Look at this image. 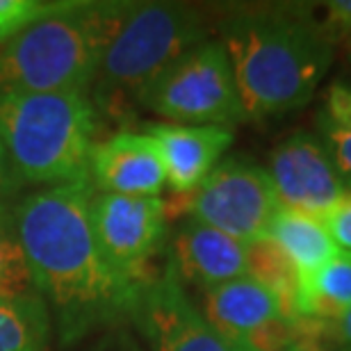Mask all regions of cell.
Here are the masks:
<instances>
[{
	"instance_id": "25",
	"label": "cell",
	"mask_w": 351,
	"mask_h": 351,
	"mask_svg": "<svg viewBox=\"0 0 351 351\" xmlns=\"http://www.w3.org/2000/svg\"><path fill=\"white\" fill-rule=\"evenodd\" d=\"M324 30L338 39L340 34L351 32V0H338V3L324 5V19H319Z\"/></svg>"
},
{
	"instance_id": "16",
	"label": "cell",
	"mask_w": 351,
	"mask_h": 351,
	"mask_svg": "<svg viewBox=\"0 0 351 351\" xmlns=\"http://www.w3.org/2000/svg\"><path fill=\"white\" fill-rule=\"evenodd\" d=\"M351 308V254L340 251L308 278L299 280L297 317L335 324Z\"/></svg>"
},
{
	"instance_id": "28",
	"label": "cell",
	"mask_w": 351,
	"mask_h": 351,
	"mask_svg": "<svg viewBox=\"0 0 351 351\" xmlns=\"http://www.w3.org/2000/svg\"><path fill=\"white\" fill-rule=\"evenodd\" d=\"M338 351H351V347H338Z\"/></svg>"
},
{
	"instance_id": "21",
	"label": "cell",
	"mask_w": 351,
	"mask_h": 351,
	"mask_svg": "<svg viewBox=\"0 0 351 351\" xmlns=\"http://www.w3.org/2000/svg\"><path fill=\"white\" fill-rule=\"evenodd\" d=\"M53 5L44 0H0V44L12 41L34 21L46 16Z\"/></svg>"
},
{
	"instance_id": "1",
	"label": "cell",
	"mask_w": 351,
	"mask_h": 351,
	"mask_svg": "<svg viewBox=\"0 0 351 351\" xmlns=\"http://www.w3.org/2000/svg\"><path fill=\"white\" fill-rule=\"evenodd\" d=\"M91 196V182H71L25 194L14 206V228L34 292L62 345L128 319L139 287L119 278L98 249Z\"/></svg>"
},
{
	"instance_id": "11",
	"label": "cell",
	"mask_w": 351,
	"mask_h": 351,
	"mask_svg": "<svg viewBox=\"0 0 351 351\" xmlns=\"http://www.w3.org/2000/svg\"><path fill=\"white\" fill-rule=\"evenodd\" d=\"M89 178L103 194L158 196L167 185L160 149L146 132L121 130L94 144Z\"/></svg>"
},
{
	"instance_id": "9",
	"label": "cell",
	"mask_w": 351,
	"mask_h": 351,
	"mask_svg": "<svg viewBox=\"0 0 351 351\" xmlns=\"http://www.w3.org/2000/svg\"><path fill=\"white\" fill-rule=\"evenodd\" d=\"M128 322L153 351H249L217 331L167 265L165 274L137 287Z\"/></svg>"
},
{
	"instance_id": "19",
	"label": "cell",
	"mask_w": 351,
	"mask_h": 351,
	"mask_svg": "<svg viewBox=\"0 0 351 351\" xmlns=\"http://www.w3.org/2000/svg\"><path fill=\"white\" fill-rule=\"evenodd\" d=\"M247 276L258 280L267 290L278 297L287 319L297 322V297H299V276L294 265L278 249L269 237H261L247 244Z\"/></svg>"
},
{
	"instance_id": "15",
	"label": "cell",
	"mask_w": 351,
	"mask_h": 351,
	"mask_svg": "<svg viewBox=\"0 0 351 351\" xmlns=\"http://www.w3.org/2000/svg\"><path fill=\"white\" fill-rule=\"evenodd\" d=\"M267 237L276 242L278 249L287 256V261L294 265L299 280L308 278L338 254V247L326 230L324 221L292 213V210H278L269 223Z\"/></svg>"
},
{
	"instance_id": "2",
	"label": "cell",
	"mask_w": 351,
	"mask_h": 351,
	"mask_svg": "<svg viewBox=\"0 0 351 351\" xmlns=\"http://www.w3.org/2000/svg\"><path fill=\"white\" fill-rule=\"evenodd\" d=\"M219 34L247 119L304 108L333 60L335 39L308 5H235Z\"/></svg>"
},
{
	"instance_id": "18",
	"label": "cell",
	"mask_w": 351,
	"mask_h": 351,
	"mask_svg": "<svg viewBox=\"0 0 351 351\" xmlns=\"http://www.w3.org/2000/svg\"><path fill=\"white\" fill-rule=\"evenodd\" d=\"M317 137L333 160L345 187L351 189V85H328L317 112Z\"/></svg>"
},
{
	"instance_id": "6",
	"label": "cell",
	"mask_w": 351,
	"mask_h": 351,
	"mask_svg": "<svg viewBox=\"0 0 351 351\" xmlns=\"http://www.w3.org/2000/svg\"><path fill=\"white\" fill-rule=\"evenodd\" d=\"M137 103L180 125H226L244 121L235 75L219 39H206L180 55L139 89Z\"/></svg>"
},
{
	"instance_id": "8",
	"label": "cell",
	"mask_w": 351,
	"mask_h": 351,
	"mask_svg": "<svg viewBox=\"0 0 351 351\" xmlns=\"http://www.w3.org/2000/svg\"><path fill=\"white\" fill-rule=\"evenodd\" d=\"M91 228L98 249L119 278L142 285L151 274V261L167 240V203L160 196H91Z\"/></svg>"
},
{
	"instance_id": "23",
	"label": "cell",
	"mask_w": 351,
	"mask_h": 351,
	"mask_svg": "<svg viewBox=\"0 0 351 351\" xmlns=\"http://www.w3.org/2000/svg\"><path fill=\"white\" fill-rule=\"evenodd\" d=\"M324 226L331 233L335 247L351 254V189H347L345 196L338 201V206L328 213Z\"/></svg>"
},
{
	"instance_id": "22",
	"label": "cell",
	"mask_w": 351,
	"mask_h": 351,
	"mask_svg": "<svg viewBox=\"0 0 351 351\" xmlns=\"http://www.w3.org/2000/svg\"><path fill=\"white\" fill-rule=\"evenodd\" d=\"M333 324L315 319H297L294 322V340L287 351H338Z\"/></svg>"
},
{
	"instance_id": "10",
	"label": "cell",
	"mask_w": 351,
	"mask_h": 351,
	"mask_svg": "<svg viewBox=\"0 0 351 351\" xmlns=\"http://www.w3.org/2000/svg\"><path fill=\"white\" fill-rule=\"evenodd\" d=\"M269 178L278 206L324 221L347 187L324 144L308 130L287 135L269 156Z\"/></svg>"
},
{
	"instance_id": "4",
	"label": "cell",
	"mask_w": 351,
	"mask_h": 351,
	"mask_svg": "<svg viewBox=\"0 0 351 351\" xmlns=\"http://www.w3.org/2000/svg\"><path fill=\"white\" fill-rule=\"evenodd\" d=\"M0 144L25 185L89 182L96 142L87 91L0 89Z\"/></svg>"
},
{
	"instance_id": "12",
	"label": "cell",
	"mask_w": 351,
	"mask_h": 351,
	"mask_svg": "<svg viewBox=\"0 0 351 351\" xmlns=\"http://www.w3.org/2000/svg\"><path fill=\"white\" fill-rule=\"evenodd\" d=\"M144 132L158 144L167 185L180 196H189L208 178L235 137L226 125L151 123Z\"/></svg>"
},
{
	"instance_id": "3",
	"label": "cell",
	"mask_w": 351,
	"mask_h": 351,
	"mask_svg": "<svg viewBox=\"0 0 351 351\" xmlns=\"http://www.w3.org/2000/svg\"><path fill=\"white\" fill-rule=\"evenodd\" d=\"M132 3H55L0 48V89L87 91Z\"/></svg>"
},
{
	"instance_id": "7",
	"label": "cell",
	"mask_w": 351,
	"mask_h": 351,
	"mask_svg": "<svg viewBox=\"0 0 351 351\" xmlns=\"http://www.w3.org/2000/svg\"><path fill=\"white\" fill-rule=\"evenodd\" d=\"M192 219H199L244 244L267 237L280 210L269 173L244 158H226L187 196Z\"/></svg>"
},
{
	"instance_id": "17",
	"label": "cell",
	"mask_w": 351,
	"mask_h": 351,
	"mask_svg": "<svg viewBox=\"0 0 351 351\" xmlns=\"http://www.w3.org/2000/svg\"><path fill=\"white\" fill-rule=\"evenodd\" d=\"M53 322L39 294L0 297V351H51Z\"/></svg>"
},
{
	"instance_id": "26",
	"label": "cell",
	"mask_w": 351,
	"mask_h": 351,
	"mask_svg": "<svg viewBox=\"0 0 351 351\" xmlns=\"http://www.w3.org/2000/svg\"><path fill=\"white\" fill-rule=\"evenodd\" d=\"M89 351H139V347L123 333H110L108 338L96 342Z\"/></svg>"
},
{
	"instance_id": "24",
	"label": "cell",
	"mask_w": 351,
	"mask_h": 351,
	"mask_svg": "<svg viewBox=\"0 0 351 351\" xmlns=\"http://www.w3.org/2000/svg\"><path fill=\"white\" fill-rule=\"evenodd\" d=\"M25 182L14 169L10 156H7L5 146L0 144V210H12L21 199V189Z\"/></svg>"
},
{
	"instance_id": "13",
	"label": "cell",
	"mask_w": 351,
	"mask_h": 351,
	"mask_svg": "<svg viewBox=\"0 0 351 351\" xmlns=\"http://www.w3.org/2000/svg\"><path fill=\"white\" fill-rule=\"evenodd\" d=\"M169 267L180 283L185 280L206 292L247 276V244L189 217L173 235Z\"/></svg>"
},
{
	"instance_id": "14",
	"label": "cell",
	"mask_w": 351,
	"mask_h": 351,
	"mask_svg": "<svg viewBox=\"0 0 351 351\" xmlns=\"http://www.w3.org/2000/svg\"><path fill=\"white\" fill-rule=\"evenodd\" d=\"M203 315L223 338L244 349L265 328L287 319L276 294L251 276L233 278L203 292Z\"/></svg>"
},
{
	"instance_id": "20",
	"label": "cell",
	"mask_w": 351,
	"mask_h": 351,
	"mask_svg": "<svg viewBox=\"0 0 351 351\" xmlns=\"http://www.w3.org/2000/svg\"><path fill=\"white\" fill-rule=\"evenodd\" d=\"M23 294L37 292L14 228V208L0 210V297H23Z\"/></svg>"
},
{
	"instance_id": "5",
	"label": "cell",
	"mask_w": 351,
	"mask_h": 351,
	"mask_svg": "<svg viewBox=\"0 0 351 351\" xmlns=\"http://www.w3.org/2000/svg\"><path fill=\"white\" fill-rule=\"evenodd\" d=\"M210 12L199 5L132 3L91 82L98 101L137 96L173 60L210 39Z\"/></svg>"
},
{
	"instance_id": "27",
	"label": "cell",
	"mask_w": 351,
	"mask_h": 351,
	"mask_svg": "<svg viewBox=\"0 0 351 351\" xmlns=\"http://www.w3.org/2000/svg\"><path fill=\"white\" fill-rule=\"evenodd\" d=\"M333 333L340 347H351V308L333 324Z\"/></svg>"
}]
</instances>
